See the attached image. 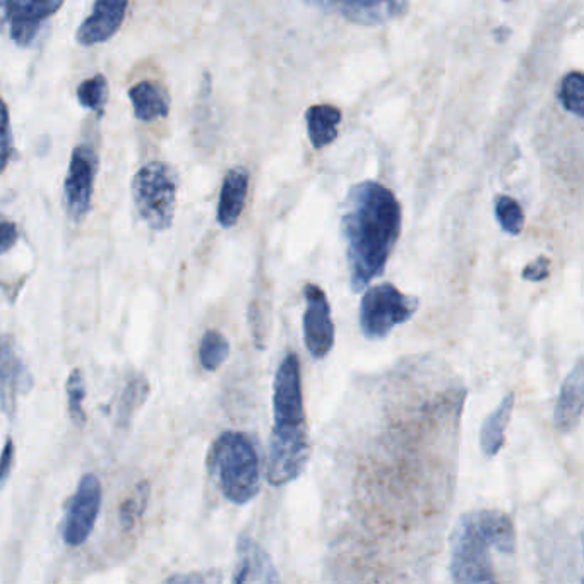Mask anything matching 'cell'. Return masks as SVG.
<instances>
[{"instance_id":"cell-6","label":"cell","mask_w":584,"mask_h":584,"mask_svg":"<svg viewBox=\"0 0 584 584\" xmlns=\"http://www.w3.org/2000/svg\"><path fill=\"white\" fill-rule=\"evenodd\" d=\"M418 299L405 295L392 283L365 290L361 302V327L365 338L384 340L399 324L417 314Z\"/></svg>"},{"instance_id":"cell-18","label":"cell","mask_w":584,"mask_h":584,"mask_svg":"<svg viewBox=\"0 0 584 584\" xmlns=\"http://www.w3.org/2000/svg\"><path fill=\"white\" fill-rule=\"evenodd\" d=\"M307 134L315 149L330 146L338 137L342 111L333 105H314L305 114Z\"/></svg>"},{"instance_id":"cell-3","label":"cell","mask_w":584,"mask_h":584,"mask_svg":"<svg viewBox=\"0 0 584 584\" xmlns=\"http://www.w3.org/2000/svg\"><path fill=\"white\" fill-rule=\"evenodd\" d=\"M517 551V530L505 512L477 509L459 518L451 535L449 571L455 583H496L492 554Z\"/></svg>"},{"instance_id":"cell-28","label":"cell","mask_w":584,"mask_h":584,"mask_svg":"<svg viewBox=\"0 0 584 584\" xmlns=\"http://www.w3.org/2000/svg\"><path fill=\"white\" fill-rule=\"evenodd\" d=\"M18 242V227L11 221H0V255L11 251Z\"/></svg>"},{"instance_id":"cell-24","label":"cell","mask_w":584,"mask_h":584,"mask_svg":"<svg viewBox=\"0 0 584 584\" xmlns=\"http://www.w3.org/2000/svg\"><path fill=\"white\" fill-rule=\"evenodd\" d=\"M106 93H108V83L103 74L90 77L83 81L77 87V100L84 108L93 112H103L106 103Z\"/></svg>"},{"instance_id":"cell-26","label":"cell","mask_w":584,"mask_h":584,"mask_svg":"<svg viewBox=\"0 0 584 584\" xmlns=\"http://www.w3.org/2000/svg\"><path fill=\"white\" fill-rule=\"evenodd\" d=\"M12 153L11 118L8 105L0 98V174L8 167Z\"/></svg>"},{"instance_id":"cell-16","label":"cell","mask_w":584,"mask_h":584,"mask_svg":"<svg viewBox=\"0 0 584 584\" xmlns=\"http://www.w3.org/2000/svg\"><path fill=\"white\" fill-rule=\"evenodd\" d=\"M129 98L133 103L134 115L143 122L167 117L170 111V96L167 90L155 81H140L134 84L131 87Z\"/></svg>"},{"instance_id":"cell-31","label":"cell","mask_w":584,"mask_h":584,"mask_svg":"<svg viewBox=\"0 0 584 584\" xmlns=\"http://www.w3.org/2000/svg\"><path fill=\"white\" fill-rule=\"evenodd\" d=\"M2 345H4V342H2V340H0V348H2Z\"/></svg>"},{"instance_id":"cell-13","label":"cell","mask_w":584,"mask_h":584,"mask_svg":"<svg viewBox=\"0 0 584 584\" xmlns=\"http://www.w3.org/2000/svg\"><path fill=\"white\" fill-rule=\"evenodd\" d=\"M584 406V365L577 361L565 377L555 403L554 421L561 432H574L583 417Z\"/></svg>"},{"instance_id":"cell-15","label":"cell","mask_w":584,"mask_h":584,"mask_svg":"<svg viewBox=\"0 0 584 584\" xmlns=\"http://www.w3.org/2000/svg\"><path fill=\"white\" fill-rule=\"evenodd\" d=\"M247 192H249V171L246 168H232L225 175L217 211L218 223L221 227H236L246 206Z\"/></svg>"},{"instance_id":"cell-14","label":"cell","mask_w":584,"mask_h":584,"mask_svg":"<svg viewBox=\"0 0 584 584\" xmlns=\"http://www.w3.org/2000/svg\"><path fill=\"white\" fill-rule=\"evenodd\" d=\"M30 387V372L27 371L21 358L15 355L12 346L4 343L0 348V410L12 417L18 396L27 393Z\"/></svg>"},{"instance_id":"cell-11","label":"cell","mask_w":584,"mask_h":584,"mask_svg":"<svg viewBox=\"0 0 584 584\" xmlns=\"http://www.w3.org/2000/svg\"><path fill=\"white\" fill-rule=\"evenodd\" d=\"M129 0H95L92 14L77 28L80 45L93 46L111 40L126 20Z\"/></svg>"},{"instance_id":"cell-10","label":"cell","mask_w":584,"mask_h":584,"mask_svg":"<svg viewBox=\"0 0 584 584\" xmlns=\"http://www.w3.org/2000/svg\"><path fill=\"white\" fill-rule=\"evenodd\" d=\"M64 4V0H4L6 23H9L11 39L18 45L30 46L39 36L42 24L50 20Z\"/></svg>"},{"instance_id":"cell-21","label":"cell","mask_w":584,"mask_h":584,"mask_svg":"<svg viewBox=\"0 0 584 584\" xmlns=\"http://www.w3.org/2000/svg\"><path fill=\"white\" fill-rule=\"evenodd\" d=\"M67 410L69 417L76 427H83L86 424V411H84V398H86V384H84L83 372L74 368L69 374L67 386Z\"/></svg>"},{"instance_id":"cell-4","label":"cell","mask_w":584,"mask_h":584,"mask_svg":"<svg viewBox=\"0 0 584 584\" xmlns=\"http://www.w3.org/2000/svg\"><path fill=\"white\" fill-rule=\"evenodd\" d=\"M208 468L225 499L233 504H249L261 489V461L254 440L247 434H221L212 442Z\"/></svg>"},{"instance_id":"cell-20","label":"cell","mask_w":584,"mask_h":584,"mask_svg":"<svg viewBox=\"0 0 584 584\" xmlns=\"http://www.w3.org/2000/svg\"><path fill=\"white\" fill-rule=\"evenodd\" d=\"M228 355H230V343L220 331L211 330L205 333L201 346H199V361L206 371L212 372L220 368Z\"/></svg>"},{"instance_id":"cell-1","label":"cell","mask_w":584,"mask_h":584,"mask_svg":"<svg viewBox=\"0 0 584 584\" xmlns=\"http://www.w3.org/2000/svg\"><path fill=\"white\" fill-rule=\"evenodd\" d=\"M401 205L383 184L365 180L350 189L343 209L350 285L362 292L386 270L401 233Z\"/></svg>"},{"instance_id":"cell-32","label":"cell","mask_w":584,"mask_h":584,"mask_svg":"<svg viewBox=\"0 0 584 584\" xmlns=\"http://www.w3.org/2000/svg\"><path fill=\"white\" fill-rule=\"evenodd\" d=\"M505 2H509V0H505Z\"/></svg>"},{"instance_id":"cell-9","label":"cell","mask_w":584,"mask_h":584,"mask_svg":"<svg viewBox=\"0 0 584 584\" xmlns=\"http://www.w3.org/2000/svg\"><path fill=\"white\" fill-rule=\"evenodd\" d=\"M305 293L304 340L307 352L317 361L330 355L334 346V323L331 305L321 286L309 283Z\"/></svg>"},{"instance_id":"cell-12","label":"cell","mask_w":584,"mask_h":584,"mask_svg":"<svg viewBox=\"0 0 584 584\" xmlns=\"http://www.w3.org/2000/svg\"><path fill=\"white\" fill-rule=\"evenodd\" d=\"M233 583H278L280 574L270 554L251 536H239L237 542V567Z\"/></svg>"},{"instance_id":"cell-23","label":"cell","mask_w":584,"mask_h":584,"mask_svg":"<svg viewBox=\"0 0 584 584\" xmlns=\"http://www.w3.org/2000/svg\"><path fill=\"white\" fill-rule=\"evenodd\" d=\"M562 105L570 114L583 117L584 114V77L580 71L567 74L562 80L561 93H559Z\"/></svg>"},{"instance_id":"cell-8","label":"cell","mask_w":584,"mask_h":584,"mask_svg":"<svg viewBox=\"0 0 584 584\" xmlns=\"http://www.w3.org/2000/svg\"><path fill=\"white\" fill-rule=\"evenodd\" d=\"M102 509V483L95 474H84L76 492L69 501L64 520V542L80 546L95 530Z\"/></svg>"},{"instance_id":"cell-5","label":"cell","mask_w":584,"mask_h":584,"mask_svg":"<svg viewBox=\"0 0 584 584\" xmlns=\"http://www.w3.org/2000/svg\"><path fill=\"white\" fill-rule=\"evenodd\" d=\"M177 187V175L161 161H152L134 175V206L140 220L152 230L164 232L174 223Z\"/></svg>"},{"instance_id":"cell-17","label":"cell","mask_w":584,"mask_h":584,"mask_svg":"<svg viewBox=\"0 0 584 584\" xmlns=\"http://www.w3.org/2000/svg\"><path fill=\"white\" fill-rule=\"evenodd\" d=\"M512 410H514V395L509 393L483 421L482 430H480V449L487 458L499 455L504 446L505 430L511 421Z\"/></svg>"},{"instance_id":"cell-2","label":"cell","mask_w":584,"mask_h":584,"mask_svg":"<svg viewBox=\"0 0 584 584\" xmlns=\"http://www.w3.org/2000/svg\"><path fill=\"white\" fill-rule=\"evenodd\" d=\"M273 417L265 478L271 486L281 487L302 474L311 452L300 362L295 353H289L281 361L274 376Z\"/></svg>"},{"instance_id":"cell-25","label":"cell","mask_w":584,"mask_h":584,"mask_svg":"<svg viewBox=\"0 0 584 584\" xmlns=\"http://www.w3.org/2000/svg\"><path fill=\"white\" fill-rule=\"evenodd\" d=\"M148 493L149 490L146 483L145 486L137 487L136 493H134L133 498H131L126 504L122 505L121 521L124 526H133V524L136 523L137 518H140V514L145 511L146 502H148Z\"/></svg>"},{"instance_id":"cell-22","label":"cell","mask_w":584,"mask_h":584,"mask_svg":"<svg viewBox=\"0 0 584 584\" xmlns=\"http://www.w3.org/2000/svg\"><path fill=\"white\" fill-rule=\"evenodd\" d=\"M496 218L502 230L509 236H520L524 228V212L520 202L511 196H499L496 199Z\"/></svg>"},{"instance_id":"cell-30","label":"cell","mask_w":584,"mask_h":584,"mask_svg":"<svg viewBox=\"0 0 584 584\" xmlns=\"http://www.w3.org/2000/svg\"><path fill=\"white\" fill-rule=\"evenodd\" d=\"M209 581L208 577L198 576V574H187V576H174L168 580V583H205Z\"/></svg>"},{"instance_id":"cell-27","label":"cell","mask_w":584,"mask_h":584,"mask_svg":"<svg viewBox=\"0 0 584 584\" xmlns=\"http://www.w3.org/2000/svg\"><path fill=\"white\" fill-rule=\"evenodd\" d=\"M549 277H551V259L545 255H540L523 270V280L533 281V283H539Z\"/></svg>"},{"instance_id":"cell-29","label":"cell","mask_w":584,"mask_h":584,"mask_svg":"<svg viewBox=\"0 0 584 584\" xmlns=\"http://www.w3.org/2000/svg\"><path fill=\"white\" fill-rule=\"evenodd\" d=\"M14 442H12L11 437H8L2 455H0V483H4L11 473L12 465H14Z\"/></svg>"},{"instance_id":"cell-7","label":"cell","mask_w":584,"mask_h":584,"mask_svg":"<svg viewBox=\"0 0 584 584\" xmlns=\"http://www.w3.org/2000/svg\"><path fill=\"white\" fill-rule=\"evenodd\" d=\"M96 171H98V156L95 149L92 146H77L69 161L64 182L65 211L74 221L84 220L92 209Z\"/></svg>"},{"instance_id":"cell-19","label":"cell","mask_w":584,"mask_h":584,"mask_svg":"<svg viewBox=\"0 0 584 584\" xmlns=\"http://www.w3.org/2000/svg\"><path fill=\"white\" fill-rule=\"evenodd\" d=\"M149 395V383L145 376H136L127 383L126 389L122 393L117 408V421L122 427H126L133 420L137 408L146 401Z\"/></svg>"}]
</instances>
